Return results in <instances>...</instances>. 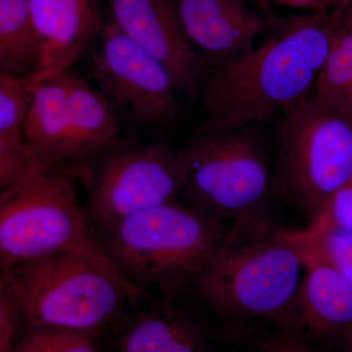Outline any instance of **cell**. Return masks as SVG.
I'll return each instance as SVG.
<instances>
[{
  "label": "cell",
  "mask_w": 352,
  "mask_h": 352,
  "mask_svg": "<svg viewBox=\"0 0 352 352\" xmlns=\"http://www.w3.org/2000/svg\"><path fill=\"white\" fill-rule=\"evenodd\" d=\"M339 24L337 16L320 12L294 18L261 45L212 67L201 96L207 119L197 131L261 124L307 101Z\"/></svg>",
  "instance_id": "obj_1"
},
{
  "label": "cell",
  "mask_w": 352,
  "mask_h": 352,
  "mask_svg": "<svg viewBox=\"0 0 352 352\" xmlns=\"http://www.w3.org/2000/svg\"><path fill=\"white\" fill-rule=\"evenodd\" d=\"M305 254L273 224L229 232L192 280L196 296L219 320V336L252 325L273 327L302 283Z\"/></svg>",
  "instance_id": "obj_2"
},
{
  "label": "cell",
  "mask_w": 352,
  "mask_h": 352,
  "mask_svg": "<svg viewBox=\"0 0 352 352\" xmlns=\"http://www.w3.org/2000/svg\"><path fill=\"white\" fill-rule=\"evenodd\" d=\"M231 226L182 203L150 208L97 232L120 272L138 288L155 287L176 302L226 241Z\"/></svg>",
  "instance_id": "obj_3"
},
{
  "label": "cell",
  "mask_w": 352,
  "mask_h": 352,
  "mask_svg": "<svg viewBox=\"0 0 352 352\" xmlns=\"http://www.w3.org/2000/svg\"><path fill=\"white\" fill-rule=\"evenodd\" d=\"M12 277L24 328L53 329L104 340L131 305L154 300L126 278L73 254L16 265Z\"/></svg>",
  "instance_id": "obj_4"
},
{
  "label": "cell",
  "mask_w": 352,
  "mask_h": 352,
  "mask_svg": "<svg viewBox=\"0 0 352 352\" xmlns=\"http://www.w3.org/2000/svg\"><path fill=\"white\" fill-rule=\"evenodd\" d=\"M178 152L183 170L180 203L231 222L233 230L272 223L268 208L275 192L273 170L254 129L196 131Z\"/></svg>",
  "instance_id": "obj_5"
},
{
  "label": "cell",
  "mask_w": 352,
  "mask_h": 352,
  "mask_svg": "<svg viewBox=\"0 0 352 352\" xmlns=\"http://www.w3.org/2000/svg\"><path fill=\"white\" fill-rule=\"evenodd\" d=\"M76 182L73 171L53 170L1 191L0 270L73 254L126 278L102 248L78 200Z\"/></svg>",
  "instance_id": "obj_6"
},
{
  "label": "cell",
  "mask_w": 352,
  "mask_h": 352,
  "mask_svg": "<svg viewBox=\"0 0 352 352\" xmlns=\"http://www.w3.org/2000/svg\"><path fill=\"white\" fill-rule=\"evenodd\" d=\"M274 189L314 221L336 191L352 182V119L310 97L286 113L277 134Z\"/></svg>",
  "instance_id": "obj_7"
},
{
  "label": "cell",
  "mask_w": 352,
  "mask_h": 352,
  "mask_svg": "<svg viewBox=\"0 0 352 352\" xmlns=\"http://www.w3.org/2000/svg\"><path fill=\"white\" fill-rule=\"evenodd\" d=\"M87 194L85 208L95 232L132 215L180 203L183 183L178 150L164 141L122 140L75 170Z\"/></svg>",
  "instance_id": "obj_8"
},
{
  "label": "cell",
  "mask_w": 352,
  "mask_h": 352,
  "mask_svg": "<svg viewBox=\"0 0 352 352\" xmlns=\"http://www.w3.org/2000/svg\"><path fill=\"white\" fill-rule=\"evenodd\" d=\"M82 58L87 75L113 110L138 126L164 129L182 117L178 90L166 67L111 23Z\"/></svg>",
  "instance_id": "obj_9"
},
{
  "label": "cell",
  "mask_w": 352,
  "mask_h": 352,
  "mask_svg": "<svg viewBox=\"0 0 352 352\" xmlns=\"http://www.w3.org/2000/svg\"><path fill=\"white\" fill-rule=\"evenodd\" d=\"M305 275L291 305L272 329L322 351H346L352 333V287L335 268L305 258Z\"/></svg>",
  "instance_id": "obj_10"
},
{
  "label": "cell",
  "mask_w": 352,
  "mask_h": 352,
  "mask_svg": "<svg viewBox=\"0 0 352 352\" xmlns=\"http://www.w3.org/2000/svg\"><path fill=\"white\" fill-rule=\"evenodd\" d=\"M111 24L168 69L178 92L195 97L206 62L185 36L175 0H107Z\"/></svg>",
  "instance_id": "obj_11"
},
{
  "label": "cell",
  "mask_w": 352,
  "mask_h": 352,
  "mask_svg": "<svg viewBox=\"0 0 352 352\" xmlns=\"http://www.w3.org/2000/svg\"><path fill=\"white\" fill-rule=\"evenodd\" d=\"M131 305L107 337L105 352H217L214 332L193 310L161 298Z\"/></svg>",
  "instance_id": "obj_12"
},
{
  "label": "cell",
  "mask_w": 352,
  "mask_h": 352,
  "mask_svg": "<svg viewBox=\"0 0 352 352\" xmlns=\"http://www.w3.org/2000/svg\"><path fill=\"white\" fill-rule=\"evenodd\" d=\"M185 36L212 67L254 47V39L273 22L245 6V0H175Z\"/></svg>",
  "instance_id": "obj_13"
},
{
  "label": "cell",
  "mask_w": 352,
  "mask_h": 352,
  "mask_svg": "<svg viewBox=\"0 0 352 352\" xmlns=\"http://www.w3.org/2000/svg\"><path fill=\"white\" fill-rule=\"evenodd\" d=\"M39 39L32 83L74 69L103 30L100 0H30Z\"/></svg>",
  "instance_id": "obj_14"
},
{
  "label": "cell",
  "mask_w": 352,
  "mask_h": 352,
  "mask_svg": "<svg viewBox=\"0 0 352 352\" xmlns=\"http://www.w3.org/2000/svg\"><path fill=\"white\" fill-rule=\"evenodd\" d=\"M68 71L31 82L32 100L23 129L43 173L68 168L72 131Z\"/></svg>",
  "instance_id": "obj_15"
},
{
  "label": "cell",
  "mask_w": 352,
  "mask_h": 352,
  "mask_svg": "<svg viewBox=\"0 0 352 352\" xmlns=\"http://www.w3.org/2000/svg\"><path fill=\"white\" fill-rule=\"evenodd\" d=\"M72 131L68 168L75 171L119 144V122L110 102L75 69L68 71Z\"/></svg>",
  "instance_id": "obj_16"
},
{
  "label": "cell",
  "mask_w": 352,
  "mask_h": 352,
  "mask_svg": "<svg viewBox=\"0 0 352 352\" xmlns=\"http://www.w3.org/2000/svg\"><path fill=\"white\" fill-rule=\"evenodd\" d=\"M39 61V39L30 0H0V72L32 78Z\"/></svg>",
  "instance_id": "obj_17"
},
{
  "label": "cell",
  "mask_w": 352,
  "mask_h": 352,
  "mask_svg": "<svg viewBox=\"0 0 352 352\" xmlns=\"http://www.w3.org/2000/svg\"><path fill=\"white\" fill-rule=\"evenodd\" d=\"M311 96L352 119V32L340 24Z\"/></svg>",
  "instance_id": "obj_18"
},
{
  "label": "cell",
  "mask_w": 352,
  "mask_h": 352,
  "mask_svg": "<svg viewBox=\"0 0 352 352\" xmlns=\"http://www.w3.org/2000/svg\"><path fill=\"white\" fill-rule=\"evenodd\" d=\"M21 124L0 126V190L6 191L43 173Z\"/></svg>",
  "instance_id": "obj_19"
},
{
  "label": "cell",
  "mask_w": 352,
  "mask_h": 352,
  "mask_svg": "<svg viewBox=\"0 0 352 352\" xmlns=\"http://www.w3.org/2000/svg\"><path fill=\"white\" fill-rule=\"evenodd\" d=\"M12 352H105L104 340L53 329L24 328Z\"/></svg>",
  "instance_id": "obj_20"
},
{
  "label": "cell",
  "mask_w": 352,
  "mask_h": 352,
  "mask_svg": "<svg viewBox=\"0 0 352 352\" xmlns=\"http://www.w3.org/2000/svg\"><path fill=\"white\" fill-rule=\"evenodd\" d=\"M305 258L318 259L335 268L352 287V233L333 232L316 236L292 231Z\"/></svg>",
  "instance_id": "obj_21"
},
{
  "label": "cell",
  "mask_w": 352,
  "mask_h": 352,
  "mask_svg": "<svg viewBox=\"0 0 352 352\" xmlns=\"http://www.w3.org/2000/svg\"><path fill=\"white\" fill-rule=\"evenodd\" d=\"M220 340L224 346L221 352H327L289 339L259 324L221 336Z\"/></svg>",
  "instance_id": "obj_22"
},
{
  "label": "cell",
  "mask_w": 352,
  "mask_h": 352,
  "mask_svg": "<svg viewBox=\"0 0 352 352\" xmlns=\"http://www.w3.org/2000/svg\"><path fill=\"white\" fill-rule=\"evenodd\" d=\"M300 232L305 236L352 233V182L329 197L314 221Z\"/></svg>",
  "instance_id": "obj_23"
},
{
  "label": "cell",
  "mask_w": 352,
  "mask_h": 352,
  "mask_svg": "<svg viewBox=\"0 0 352 352\" xmlns=\"http://www.w3.org/2000/svg\"><path fill=\"white\" fill-rule=\"evenodd\" d=\"M24 330L22 307L12 277L0 272V352H12Z\"/></svg>",
  "instance_id": "obj_24"
},
{
  "label": "cell",
  "mask_w": 352,
  "mask_h": 352,
  "mask_svg": "<svg viewBox=\"0 0 352 352\" xmlns=\"http://www.w3.org/2000/svg\"><path fill=\"white\" fill-rule=\"evenodd\" d=\"M278 2L285 6L312 9L320 13L328 8V0H279Z\"/></svg>",
  "instance_id": "obj_25"
},
{
  "label": "cell",
  "mask_w": 352,
  "mask_h": 352,
  "mask_svg": "<svg viewBox=\"0 0 352 352\" xmlns=\"http://www.w3.org/2000/svg\"><path fill=\"white\" fill-rule=\"evenodd\" d=\"M340 15H337L340 25L346 29L347 31L352 32V3L349 4L344 9H342Z\"/></svg>",
  "instance_id": "obj_26"
},
{
  "label": "cell",
  "mask_w": 352,
  "mask_h": 352,
  "mask_svg": "<svg viewBox=\"0 0 352 352\" xmlns=\"http://www.w3.org/2000/svg\"><path fill=\"white\" fill-rule=\"evenodd\" d=\"M351 3H352V0H328V7H338L340 10H342V9H344V7L349 6Z\"/></svg>",
  "instance_id": "obj_27"
},
{
  "label": "cell",
  "mask_w": 352,
  "mask_h": 352,
  "mask_svg": "<svg viewBox=\"0 0 352 352\" xmlns=\"http://www.w3.org/2000/svg\"><path fill=\"white\" fill-rule=\"evenodd\" d=\"M346 352H352V333L349 342H347Z\"/></svg>",
  "instance_id": "obj_28"
},
{
  "label": "cell",
  "mask_w": 352,
  "mask_h": 352,
  "mask_svg": "<svg viewBox=\"0 0 352 352\" xmlns=\"http://www.w3.org/2000/svg\"><path fill=\"white\" fill-rule=\"evenodd\" d=\"M252 1H256V2H270V1H275L278 2L279 0H252Z\"/></svg>",
  "instance_id": "obj_29"
}]
</instances>
